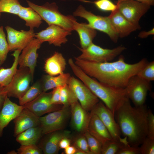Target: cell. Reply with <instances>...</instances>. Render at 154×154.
<instances>
[{
    "instance_id": "obj_8",
    "label": "cell",
    "mask_w": 154,
    "mask_h": 154,
    "mask_svg": "<svg viewBox=\"0 0 154 154\" xmlns=\"http://www.w3.org/2000/svg\"><path fill=\"white\" fill-rule=\"evenodd\" d=\"M79 48L82 53L77 58L97 62H110L126 49L125 47L121 46L112 49L104 48L93 43L85 48Z\"/></svg>"
},
{
    "instance_id": "obj_9",
    "label": "cell",
    "mask_w": 154,
    "mask_h": 154,
    "mask_svg": "<svg viewBox=\"0 0 154 154\" xmlns=\"http://www.w3.org/2000/svg\"><path fill=\"white\" fill-rule=\"evenodd\" d=\"M126 88L127 96L135 106L145 104L147 92L151 90L150 82L139 78L137 75L129 79Z\"/></svg>"
},
{
    "instance_id": "obj_16",
    "label": "cell",
    "mask_w": 154,
    "mask_h": 154,
    "mask_svg": "<svg viewBox=\"0 0 154 154\" xmlns=\"http://www.w3.org/2000/svg\"><path fill=\"white\" fill-rule=\"evenodd\" d=\"M42 43L38 39L35 38L22 50L18 57L19 68H28L33 76L38 57L37 51Z\"/></svg>"
},
{
    "instance_id": "obj_3",
    "label": "cell",
    "mask_w": 154,
    "mask_h": 154,
    "mask_svg": "<svg viewBox=\"0 0 154 154\" xmlns=\"http://www.w3.org/2000/svg\"><path fill=\"white\" fill-rule=\"evenodd\" d=\"M70 68L75 75L102 101L114 115L115 112L129 99L126 88H116L102 83L90 77L75 64L72 65Z\"/></svg>"
},
{
    "instance_id": "obj_2",
    "label": "cell",
    "mask_w": 154,
    "mask_h": 154,
    "mask_svg": "<svg viewBox=\"0 0 154 154\" xmlns=\"http://www.w3.org/2000/svg\"><path fill=\"white\" fill-rule=\"evenodd\" d=\"M148 110L145 104L132 106L129 99L114 114L121 134L130 146H139L147 136Z\"/></svg>"
},
{
    "instance_id": "obj_44",
    "label": "cell",
    "mask_w": 154,
    "mask_h": 154,
    "mask_svg": "<svg viewBox=\"0 0 154 154\" xmlns=\"http://www.w3.org/2000/svg\"><path fill=\"white\" fill-rule=\"evenodd\" d=\"M154 35V29L152 28L148 31H142L139 34L138 37L140 38H144L147 37L149 36Z\"/></svg>"
},
{
    "instance_id": "obj_11",
    "label": "cell",
    "mask_w": 154,
    "mask_h": 154,
    "mask_svg": "<svg viewBox=\"0 0 154 154\" xmlns=\"http://www.w3.org/2000/svg\"><path fill=\"white\" fill-rule=\"evenodd\" d=\"M117 9L128 21L140 29L141 18L150 9L151 6L133 0H125L117 3Z\"/></svg>"
},
{
    "instance_id": "obj_13",
    "label": "cell",
    "mask_w": 154,
    "mask_h": 154,
    "mask_svg": "<svg viewBox=\"0 0 154 154\" xmlns=\"http://www.w3.org/2000/svg\"><path fill=\"white\" fill-rule=\"evenodd\" d=\"M52 94V91L48 93L43 92L35 99L24 105V107L38 117L62 108L64 106L62 105L51 103Z\"/></svg>"
},
{
    "instance_id": "obj_33",
    "label": "cell",
    "mask_w": 154,
    "mask_h": 154,
    "mask_svg": "<svg viewBox=\"0 0 154 154\" xmlns=\"http://www.w3.org/2000/svg\"><path fill=\"white\" fill-rule=\"evenodd\" d=\"M9 46L3 27H0V66L5 61L9 51Z\"/></svg>"
},
{
    "instance_id": "obj_12",
    "label": "cell",
    "mask_w": 154,
    "mask_h": 154,
    "mask_svg": "<svg viewBox=\"0 0 154 154\" xmlns=\"http://www.w3.org/2000/svg\"><path fill=\"white\" fill-rule=\"evenodd\" d=\"M90 112L96 114L99 117L108 129L113 140H118L121 138L120 129L114 115L103 103L99 101Z\"/></svg>"
},
{
    "instance_id": "obj_22",
    "label": "cell",
    "mask_w": 154,
    "mask_h": 154,
    "mask_svg": "<svg viewBox=\"0 0 154 154\" xmlns=\"http://www.w3.org/2000/svg\"><path fill=\"white\" fill-rule=\"evenodd\" d=\"M90 113L88 131L102 145L107 141L113 139L108 129L99 117L96 114Z\"/></svg>"
},
{
    "instance_id": "obj_39",
    "label": "cell",
    "mask_w": 154,
    "mask_h": 154,
    "mask_svg": "<svg viewBox=\"0 0 154 154\" xmlns=\"http://www.w3.org/2000/svg\"><path fill=\"white\" fill-rule=\"evenodd\" d=\"M19 154H41V149L37 145H21L17 149Z\"/></svg>"
},
{
    "instance_id": "obj_23",
    "label": "cell",
    "mask_w": 154,
    "mask_h": 154,
    "mask_svg": "<svg viewBox=\"0 0 154 154\" xmlns=\"http://www.w3.org/2000/svg\"><path fill=\"white\" fill-rule=\"evenodd\" d=\"M72 28L79 35L81 48H86L93 43L92 41L96 36V30L89 27L86 23H79L74 18L72 21Z\"/></svg>"
},
{
    "instance_id": "obj_10",
    "label": "cell",
    "mask_w": 154,
    "mask_h": 154,
    "mask_svg": "<svg viewBox=\"0 0 154 154\" xmlns=\"http://www.w3.org/2000/svg\"><path fill=\"white\" fill-rule=\"evenodd\" d=\"M68 85L82 107L87 111L91 112L99 102L98 98L82 82L74 76H70Z\"/></svg>"
},
{
    "instance_id": "obj_42",
    "label": "cell",
    "mask_w": 154,
    "mask_h": 154,
    "mask_svg": "<svg viewBox=\"0 0 154 154\" xmlns=\"http://www.w3.org/2000/svg\"><path fill=\"white\" fill-rule=\"evenodd\" d=\"M62 86H58L53 89L51 98V102L52 104H61L60 102V90Z\"/></svg>"
},
{
    "instance_id": "obj_6",
    "label": "cell",
    "mask_w": 154,
    "mask_h": 154,
    "mask_svg": "<svg viewBox=\"0 0 154 154\" xmlns=\"http://www.w3.org/2000/svg\"><path fill=\"white\" fill-rule=\"evenodd\" d=\"M70 116V106H63L59 110L39 117V126L42 135L64 129Z\"/></svg>"
},
{
    "instance_id": "obj_34",
    "label": "cell",
    "mask_w": 154,
    "mask_h": 154,
    "mask_svg": "<svg viewBox=\"0 0 154 154\" xmlns=\"http://www.w3.org/2000/svg\"><path fill=\"white\" fill-rule=\"evenodd\" d=\"M83 134L87 140L90 151L92 154H101L102 144L88 131Z\"/></svg>"
},
{
    "instance_id": "obj_5",
    "label": "cell",
    "mask_w": 154,
    "mask_h": 154,
    "mask_svg": "<svg viewBox=\"0 0 154 154\" xmlns=\"http://www.w3.org/2000/svg\"><path fill=\"white\" fill-rule=\"evenodd\" d=\"M73 15L75 16L85 19L88 21L87 24L89 27L106 33L114 42H117L119 37L112 27L108 16L95 15L86 10L81 5L78 6Z\"/></svg>"
},
{
    "instance_id": "obj_20",
    "label": "cell",
    "mask_w": 154,
    "mask_h": 154,
    "mask_svg": "<svg viewBox=\"0 0 154 154\" xmlns=\"http://www.w3.org/2000/svg\"><path fill=\"white\" fill-rule=\"evenodd\" d=\"M14 136L30 128L39 126V117L25 108L14 119Z\"/></svg>"
},
{
    "instance_id": "obj_50",
    "label": "cell",
    "mask_w": 154,
    "mask_h": 154,
    "mask_svg": "<svg viewBox=\"0 0 154 154\" xmlns=\"http://www.w3.org/2000/svg\"><path fill=\"white\" fill-rule=\"evenodd\" d=\"M0 16H1V13L0 12Z\"/></svg>"
},
{
    "instance_id": "obj_36",
    "label": "cell",
    "mask_w": 154,
    "mask_h": 154,
    "mask_svg": "<svg viewBox=\"0 0 154 154\" xmlns=\"http://www.w3.org/2000/svg\"><path fill=\"white\" fill-rule=\"evenodd\" d=\"M73 145L77 150L86 152L88 154H92L90 151L87 140L83 134H79L73 140Z\"/></svg>"
},
{
    "instance_id": "obj_37",
    "label": "cell",
    "mask_w": 154,
    "mask_h": 154,
    "mask_svg": "<svg viewBox=\"0 0 154 154\" xmlns=\"http://www.w3.org/2000/svg\"><path fill=\"white\" fill-rule=\"evenodd\" d=\"M99 10L103 11H111L116 10L117 5L110 0H97L92 2Z\"/></svg>"
},
{
    "instance_id": "obj_35",
    "label": "cell",
    "mask_w": 154,
    "mask_h": 154,
    "mask_svg": "<svg viewBox=\"0 0 154 154\" xmlns=\"http://www.w3.org/2000/svg\"><path fill=\"white\" fill-rule=\"evenodd\" d=\"M139 78L148 81L154 80V61L148 62L137 73Z\"/></svg>"
},
{
    "instance_id": "obj_27",
    "label": "cell",
    "mask_w": 154,
    "mask_h": 154,
    "mask_svg": "<svg viewBox=\"0 0 154 154\" xmlns=\"http://www.w3.org/2000/svg\"><path fill=\"white\" fill-rule=\"evenodd\" d=\"M17 15L25 22V25L30 29L34 30L38 28L42 23V20L39 15L31 7L22 6Z\"/></svg>"
},
{
    "instance_id": "obj_4",
    "label": "cell",
    "mask_w": 154,
    "mask_h": 154,
    "mask_svg": "<svg viewBox=\"0 0 154 154\" xmlns=\"http://www.w3.org/2000/svg\"><path fill=\"white\" fill-rule=\"evenodd\" d=\"M26 1L29 7L36 11L48 25H57L71 32L73 31L72 21L74 17L71 15L62 14L55 3L46 2L39 5L29 0Z\"/></svg>"
},
{
    "instance_id": "obj_40",
    "label": "cell",
    "mask_w": 154,
    "mask_h": 154,
    "mask_svg": "<svg viewBox=\"0 0 154 154\" xmlns=\"http://www.w3.org/2000/svg\"><path fill=\"white\" fill-rule=\"evenodd\" d=\"M147 137L154 139V115L150 109L148 110Z\"/></svg>"
},
{
    "instance_id": "obj_45",
    "label": "cell",
    "mask_w": 154,
    "mask_h": 154,
    "mask_svg": "<svg viewBox=\"0 0 154 154\" xmlns=\"http://www.w3.org/2000/svg\"><path fill=\"white\" fill-rule=\"evenodd\" d=\"M3 86L0 85V112L3 105L7 95L2 92Z\"/></svg>"
},
{
    "instance_id": "obj_29",
    "label": "cell",
    "mask_w": 154,
    "mask_h": 154,
    "mask_svg": "<svg viewBox=\"0 0 154 154\" xmlns=\"http://www.w3.org/2000/svg\"><path fill=\"white\" fill-rule=\"evenodd\" d=\"M128 145H129L125 137L118 140H109L102 145L101 154H117L121 149Z\"/></svg>"
},
{
    "instance_id": "obj_49",
    "label": "cell",
    "mask_w": 154,
    "mask_h": 154,
    "mask_svg": "<svg viewBox=\"0 0 154 154\" xmlns=\"http://www.w3.org/2000/svg\"><path fill=\"white\" fill-rule=\"evenodd\" d=\"M7 154H18L17 152H16L15 150H12L11 151H9L8 152Z\"/></svg>"
},
{
    "instance_id": "obj_25",
    "label": "cell",
    "mask_w": 154,
    "mask_h": 154,
    "mask_svg": "<svg viewBox=\"0 0 154 154\" xmlns=\"http://www.w3.org/2000/svg\"><path fill=\"white\" fill-rule=\"evenodd\" d=\"M42 135L41 128L38 126L21 133L16 137V140L21 145H37Z\"/></svg>"
},
{
    "instance_id": "obj_41",
    "label": "cell",
    "mask_w": 154,
    "mask_h": 154,
    "mask_svg": "<svg viewBox=\"0 0 154 154\" xmlns=\"http://www.w3.org/2000/svg\"><path fill=\"white\" fill-rule=\"evenodd\" d=\"M139 147L127 145L121 149L117 154H140Z\"/></svg>"
},
{
    "instance_id": "obj_18",
    "label": "cell",
    "mask_w": 154,
    "mask_h": 154,
    "mask_svg": "<svg viewBox=\"0 0 154 154\" xmlns=\"http://www.w3.org/2000/svg\"><path fill=\"white\" fill-rule=\"evenodd\" d=\"M45 136L37 145L44 154H57L60 148L59 143L64 137H70L71 132L64 129L54 131L45 135Z\"/></svg>"
},
{
    "instance_id": "obj_46",
    "label": "cell",
    "mask_w": 154,
    "mask_h": 154,
    "mask_svg": "<svg viewBox=\"0 0 154 154\" xmlns=\"http://www.w3.org/2000/svg\"><path fill=\"white\" fill-rule=\"evenodd\" d=\"M64 152L66 154H75L77 149L74 146H69L66 148Z\"/></svg>"
},
{
    "instance_id": "obj_14",
    "label": "cell",
    "mask_w": 154,
    "mask_h": 154,
    "mask_svg": "<svg viewBox=\"0 0 154 154\" xmlns=\"http://www.w3.org/2000/svg\"><path fill=\"white\" fill-rule=\"evenodd\" d=\"M5 29L10 51H21L35 38L34 30L19 31L9 26L5 27Z\"/></svg>"
},
{
    "instance_id": "obj_15",
    "label": "cell",
    "mask_w": 154,
    "mask_h": 154,
    "mask_svg": "<svg viewBox=\"0 0 154 154\" xmlns=\"http://www.w3.org/2000/svg\"><path fill=\"white\" fill-rule=\"evenodd\" d=\"M71 32L57 25H51L44 30L35 33V37L43 43L47 41L50 44L60 46L68 41L66 37Z\"/></svg>"
},
{
    "instance_id": "obj_7",
    "label": "cell",
    "mask_w": 154,
    "mask_h": 154,
    "mask_svg": "<svg viewBox=\"0 0 154 154\" xmlns=\"http://www.w3.org/2000/svg\"><path fill=\"white\" fill-rule=\"evenodd\" d=\"M33 76L28 68L17 69L13 79L7 86L3 87V92L9 97L18 99L22 97L30 87Z\"/></svg>"
},
{
    "instance_id": "obj_26",
    "label": "cell",
    "mask_w": 154,
    "mask_h": 154,
    "mask_svg": "<svg viewBox=\"0 0 154 154\" xmlns=\"http://www.w3.org/2000/svg\"><path fill=\"white\" fill-rule=\"evenodd\" d=\"M70 76L69 73H63L56 76L48 74L44 75L41 82L43 92H46L56 87L68 84Z\"/></svg>"
},
{
    "instance_id": "obj_32",
    "label": "cell",
    "mask_w": 154,
    "mask_h": 154,
    "mask_svg": "<svg viewBox=\"0 0 154 154\" xmlns=\"http://www.w3.org/2000/svg\"><path fill=\"white\" fill-rule=\"evenodd\" d=\"M60 102L64 106H69L78 100L68 84L62 86L60 92Z\"/></svg>"
},
{
    "instance_id": "obj_17",
    "label": "cell",
    "mask_w": 154,
    "mask_h": 154,
    "mask_svg": "<svg viewBox=\"0 0 154 154\" xmlns=\"http://www.w3.org/2000/svg\"><path fill=\"white\" fill-rule=\"evenodd\" d=\"M70 107L71 126L79 134H84L88 130L90 113L85 110L78 101L72 104Z\"/></svg>"
},
{
    "instance_id": "obj_21",
    "label": "cell",
    "mask_w": 154,
    "mask_h": 154,
    "mask_svg": "<svg viewBox=\"0 0 154 154\" xmlns=\"http://www.w3.org/2000/svg\"><path fill=\"white\" fill-rule=\"evenodd\" d=\"M24 108L23 105H18L12 102L7 96L6 97L0 112V138L3 135L4 129Z\"/></svg>"
},
{
    "instance_id": "obj_24",
    "label": "cell",
    "mask_w": 154,
    "mask_h": 154,
    "mask_svg": "<svg viewBox=\"0 0 154 154\" xmlns=\"http://www.w3.org/2000/svg\"><path fill=\"white\" fill-rule=\"evenodd\" d=\"M66 64V61L62 54L56 52L45 60L44 70L48 75H58L64 73Z\"/></svg>"
},
{
    "instance_id": "obj_30",
    "label": "cell",
    "mask_w": 154,
    "mask_h": 154,
    "mask_svg": "<svg viewBox=\"0 0 154 154\" xmlns=\"http://www.w3.org/2000/svg\"><path fill=\"white\" fill-rule=\"evenodd\" d=\"M43 92L41 82L37 81L30 86L25 94L19 99L20 105L29 103L37 98Z\"/></svg>"
},
{
    "instance_id": "obj_43",
    "label": "cell",
    "mask_w": 154,
    "mask_h": 154,
    "mask_svg": "<svg viewBox=\"0 0 154 154\" xmlns=\"http://www.w3.org/2000/svg\"><path fill=\"white\" fill-rule=\"evenodd\" d=\"M71 142L72 141L70 137H64L62 138L59 142L60 148L65 149L70 145Z\"/></svg>"
},
{
    "instance_id": "obj_48",
    "label": "cell",
    "mask_w": 154,
    "mask_h": 154,
    "mask_svg": "<svg viewBox=\"0 0 154 154\" xmlns=\"http://www.w3.org/2000/svg\"><path fill=\"white\" fill-rule=\"evenodd\" d=\"M75 154H88L86 152L80 150H77Z\"/></svg>"
},
{
    "instance_id": "obj_31",
    "label": "cell",
    "mask_w": 154,
    "mask_h": 154,
    "mask_svg": "<svg viewBox=\"0 0 154 154\" xmlns=\"http://www.w3.org/2000/svg\"><path fill=\"white\" fill-rule=\"evenodd\" d=\"M22 6L19 0H0V12L17 15Z\"/></svg>"
},
{
    "instance_id": "obj_1",
    "label": "cell",
    "mask_w": 154,
    "mask_h": 154,
    "mask_svg": "<svg viewBox=\"0 0 154 154\" xmlns=\"http://www.w3.org/2000/svg\"><path fill=\"white\" fill-rule=\"evenodd\" d=\"M74 62L86 74L99 82L112 87L125 88L129 79L136 75L148 62L143 58L138 62L130 64L120 55L115 62H97L74 58Z\"/></svg>"
},
{
    "instance_id": "obj_47",
    "label": "cell",
    "mask_w": 154,
    "mask_h": 154,
    "mask_svg": "<svg viewBox=\"0 0 154 154\" xmlns=\"http://www.w3.org/2000/svg\"><path fill=\"white\" fill-rule=\"evenodd\" d=\"M117 3L125 0H117ZM151 6L154 5V0H133Z\"/></svg>"
},
{
    "instance_id": "obj_28",
    "label": "cell",
    "mask_w": 154,
    "mask_h": 154,
    "mask_svg": "<svg viewBox=\"0 0 154 154\" xmlns=\"http://www.w3.org/2000/svg\"><path fill=\"white\" fill-rule=\"evenodd\" d=\"M21 50L14 51L12 55L14 57V60L11 66L9 68H0V85L4 87L8 85L12 80L17 70L18 58Z\"/></svg>"
},
{
    "instance_id": "obj_38",
    "label": "cell",
    "mask_w": 154,
    "mask_h": 154,
    "mask_svg": "<svg viewBox=\"0 0 154 154\" xmlns=\"http://www.w3.org/2000/svg\"><path fill=\"white\" fill-rule=\"evenodd\" d=\"M139 147L140 154H154V139L147 137Z\"/></svg>"
},
{
    "instance_id": "obj_19",
    "label": "cell",
    "mask_w": 154,
    "mask_h": 154,
    "mask_svg": "<svg viewBox=\"0 0 154 154\" xmlns=\"http://www.w3.org/2000/svg\"><path fill=\"white\" fill-rule=\"evenodd\" d=\"M112 25L119 37L124 38L140 29L127 20L117 9L108 16Z\"/></svg>"
}]
</instances>
